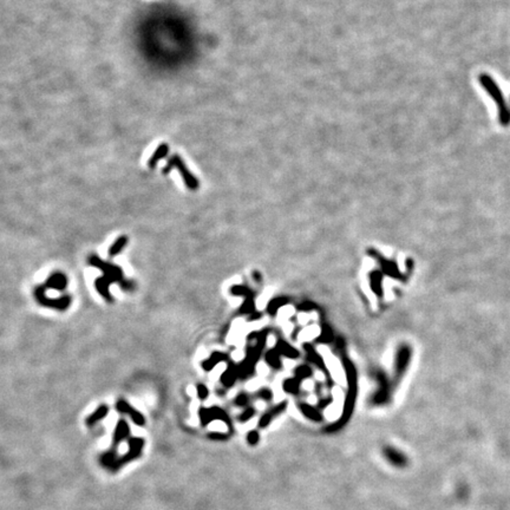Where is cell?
Returning <instances> with one entry per match:
<instances>
[{
  "label": "cell",
  "mask_w": 510,
  "mask_h": 510,
  "mask_svg": "<svg viewBox=\"0 0 510 510\" xmlns=\"http://www.w3.org/2000/svg\"><path fill=\"white\" fill-rule=\"evenodd\" d=\"M287 304V300H286L285 298H277L274 299V300H272L271 303L268 304V307H267V311L269 314H275L277 313V311L280 308L281 306H284V305Z\"/></svg>",
  "instance_id": "obj_21"
},
{
  "label": "cell",
  "mask_w": 510,
  "mask_h": 510,
  "mask_svg": "<svg viewBox=\"0 0 510 510\" xmlns=\"http://www.w3.org/2000/svg\"><path fill=\"white\" fill-rule=\"evenodd\" d=\"M230 294L236 295V297H243L245 299L254 297V293L247 286L242 285H235L230 287Z\"/></svg>",
  "instance_id": "obj_18"
},
{
  "label": "cell",
  "mask_w": 510,
  "mask_h": 510,
  "mask_svg": "<svg viewBox=\"0 0 510 510\" xmlns=\"http://www.w3.org/2000/svg\"><path fill=\"white\" fill-rule=\"evenodd\" d=\"M297 382L293 381V379H287L284 383V390L286 392H290V394H295L297 392Z\"/></svg>",
  "instance_id": "obj_29"
},
{
  "label": "cell",
  "mask_w": 510,
  "mask_h": 510,
  "mask_svg": "<svg viewBox=\"0 0 510 510\" xmlns=\"http://www.w3.org/2000/svg\"><path fill=\"white\" fill-rule=\"evenodd\" d=\"M117 461L116 459V455L115 453H106L104 454L102 456V459H100V462H102L104 466L111 468L113 466V463H115Z\"/></svg>",
  "instance_id": "obj_24"
},
{
  "label": "cell",
  "mask_w": 510,
  "mask_h": 510,
  "mask_svg": "<svg viewBox=\"0 0 510 510\" xmlns=\"http://www.w3.org/2000/svg\"><path fill=\"white\" fill-rule=\"evenodd\" d=\"M196 394H197V397H199V399H201V401H206V399L208 398V396H209V390H208V388L204 384H197L196 385Z\"/></svg>",
  "instance_id": "obj_25"
},
{
  "label": "cell",
  "mask_w": 510,
  "mask_h": 510,
  "mask_svg": "<svg viewBox=\"0 0 510 510\" xmlns=\"http://www.w3.org/2000/svg\"><path fill=\"white\" fill-rule=\"evenodd\" d=\"M169 151V148L167 144H161L160 147H158L157 149H156V151L154 152V155L151 156L150 160H149V167L150 168H154L156 163H157L158 161L161 160V158H163L165 155L168 154Z\"/></svg>",
  "instance_id": "obj_17"
},
{
  "label": "cell",
  "mask_w": 510,
  "mask_h": 510,
  "mask_svg": "<svg viewBox=\"0 0 510 510\" xmlns=\"http://www.w3.org/2000/svg\"><path fill=\"white\" fill-rule=\"evenodd\" d=\"M286 405H287V403L284 402L281 403V404L277 405V407H274L273 409H271L268 412H266V414H264V416H262L261 418H260L259 421V427L260 428H266L268 427V424L271 423L272 418L274 417V416H277L278 414H280V412H282L286 409Z\"/></svg>",
  "instance_id": "obj_13"
},
{
  "label": "cell",
  "mask_w": 510,
  "mask_h": 510,
  "mask_svg": "<svg viewBox=\"0 0 510 510\" xmlns=\"http://www.w3.org/2000/svg\"><path fill=\"white\" fill-rule=\"evenodd\" d=\"M208 438L212 441H226L228 440L229 436L227 434H221V433H210L208 434Z\"/></svg>",
  "instance_id": "obj_32"
},
{
  "label": "cell",
  "mask_w": 510,
  "mask_h": 510,
  "mask_svg": "<svg viewBox=\"0 0 510 510\" xmlns=\"http://www.w3.org/2000/svg\"><path fill=\"white\" fill-rule=\"evenodd\" d=\"M116 409L119 414L129 415L131 421L134 422L136 425H138V427H144L145 424L144 416H143L139 411L136 410V409L132 408L128 402L124 401V399H119V401L117 402Z\"/></svg>",
  "instance_id": "obj_5"
},
{
  "label": "cell",
  "mask_w": 510,
  "mask_h": 510,
  "mask_svg": "<svg viewBox=\"0 0 510 510\" xmlns=\"http://www.w3.org/2000/svg\"><path fill=\"white\" fill-rule=\"evenodd\" d=\"M126 245H128V236H125V235L119 236V238L117 239L111 246H110L109 252H108L110 258H115V256L118 255L119 253H121L123 249L125 248Z\"/></svg>",
  "instance_id": "obj_16"
},
{
  "label": "cell",
  "mask_w": 510,
  "mask_h": 510,
  "mask_svg": "<svg viewBox=\"0 0 510 510\" xmlns=\"http://www.w3.org/2000/svg\"><path fill=\"white\" fill-rule=\"evenodd\" d=\"M144 446V441L142 438L134 437L131 440H129V450L134 451V453H141L142 448Z\"/></svg>",
  "instance_id": "obj_23"
},
{
  "label": "cell",
  "mask_w": 510,
  "mask_h": 510,
  "mask_svg": "<svg viewBox=\"0 0 510 510\" xmlns=\"http://www.w3.org/2000/svg\"><path fill=\"white\" fill-rule=\"evenodd\" d=\"M108 412H109V408L106 407V405H100V407L97 409V410L95 412H92L89 417L86 418L85 423L87 427H92V425H95L97 422L102 421L104 420V418L108 416Z\"/></svg>",
  "instance_id": "obj_15"
},
{
  "label": "cell",
  "mask_w": 510,
  "mask_h": 510,
  "mask_svg": "<svg viewBox=\"0 0 510 510\" xmlns=\"http://www.w3.org/2000/svg\"><path fill=\"white\" fill-rule=\"evenodd\" d=\"M199 417H200L201 425H202V427H207V425L209 424L210 422H213L212 414H210V409H207V408H200V410H199Z\"/></svg>",
  "instance_id": "obj_22"
},
{
  "label": "cell",
  "mask_w": 510,
  "mask_h": 510,
  "mask_svg": "<svg viewBox=\"0 0 510 510\" xmlns=\"http://www.w3.org/2000/svg\"><path fill=\"white\" fill-rule=\"evenodd\" d=\"M234 403H235L238 407H247V404L249 403V396L247 394H239L236 396V398L234 399Z\"/></svg>",
  "instance_id": "obj_27"
},
{
  "label": "cell",
  "mask_w": 510,
  "mask_h": 510,
  "mask_svg": "<svg viewBox=\"0 0 510 510\" xmlns=\"http://www.w3.org/2000/svg\"><path fill=\"white\" fill-rule=\"evenodd\" d=\"M255 415V410L253 408H246V410L242 412L241 415L239 416V421L241 422V423H245V422H248L251 418L253 417V416Z\"/></svg>",
  "instance_id": "obj_26"
},
{
  "label": "cell",
  "mask_w": 510,
  "mask_h": 510,
  "mask_svg": "<svg viewBox=\"0 0 510 510\" xmlns=\"http://www.w3.org/2000/svg\"><path fill=\"white\" fill-rule=\"evenodd\" d=\"M259 438L260 437H259L258 431H255V430L249 431L248 435H247V442H248L251 446H255V444L259 442Z\"/></svg>",
  "instance_id": "obj_31"
},
{
  "label": "cell",
  "mask_w": 510,
  "mask_h": 510,
  "mask_svg": "<svg viewBox=\"0 0 510 510\" xmlns=\"http://www.w3.org/2000/svg\"><path fill=\"white\" fill-rule=\"evenodd\" d=\"M220 363H230L229 356L227 355V353L217 352L216 351V352H213L207 359H204L201 365H202V369L204 371L209 372Z\"/></svg>",
  "instance_id": "obj_10"
},
{
  "label": "cell",
  "mask_w": 510,
  "mask_h": 510,
  "mask_svg": "<svg viewBox=\"0 0 510 510\" xmlns=\"http://www.w3.org/2000/svg\"><path fill=\"white\" fill-rule=\"evenodd\" d=\"M111 284L112 282L110 281L106 277H104V275L97 278L95 280V287H96L97 292L100 294V297L105 299V300L110 304L113 301V298L111 297V294H110V291H109V287Z\"/></svg>",
  "instance_id": "obj_12"
},
{
  "label": "cell",
  "mask_w": 510,
  "mask_h": 510,
  "mask_svg": "<svg viewBox=\"0 0 510 510\" xmlns=\"http://www.w3.org/2000/svg\"><path fill=\"white\" fill-rule=\"evenodd\" d=\"M87 264H89L91 267L100 269V271L103 272L104 277L108 278L112 284H119L123 286L126 282V279L124 278V272H123V269L121 267L110 264V262L103 261V260L96 254H91L89 258H87Z\"/></svg>",
  "instance_id": "obj_2"
},
{
  "label": "cell",
  "mask_w": 510,
  "mask_h": 510,
  "mask_svg": "<svg viewBox=\"0 0 510 510\" xmlns=\"http://www.w3.org/2000/svg\"><path fill=\"white\" fill-rule=\"evenodd\" d=\"M173 167H176L178 169V171L181 173L182 177H183L184 183H186V186L189 188V189L196 190L197 188H199V186H200L199 181H197L196 178H195L194 175L191 174L189 170H188L187 167L183 163V161H182V158L178 157V156H176V155H175L171 160H169L167 167H165L163 170L164 174L169 173V170H170Z\"/></svg>",
  "instance_id": "obj_4"
},
{
  "label": "cell",
  "mask_w": 510,
  "mask_h": 510,
  "mask_svg": "<svg viewBox=\"0 0 510 510\" xmlns=\"http://www.w3.org/2000/svg\"><path fill=\"white\" fill-rule=\"evenodd\" d=\"M240 378L239 375V366L235 365L234 363H228V366H227V370L221 375V383L225 388H232V386L235 384L236 379Z\"/></svg>",
  "instance_id": "obj_11"
},
{
  "label": "cell",
  "mask_w": 510,
  "mask_h": 510,
  "mask_svg": "<svg viewBox=\"0 0 510 510\" xmlns=\"http://www.w3.org/2000/svg\"><path fill=\"white\" fill-rule=\"evenodd\" d=\"M272 396H273V395H272V391H271V390H269V389H266V388L261 389V390H259L258 394H256V397L260 398V399H262V401H266V402L271 401V399H272Z\"/></svg>",
  "instance_id": "obj_30"
},
{
  "label": "cell",
  "mask_w": 510,
  "mask_h": 510,
  "mask_svg": "<svg viewBox=\"0 0 510 510\" xmlns=\"http://www.w3.org/2000/svg\"><path fill=\"white\" fill-rule=\"evenodd\" d=\"M384 456L385 459L389 461L390 464L397 467V468H403L408 464V457L405 456L402 451H399L395 448H385L384 449Z\"/></svg>",
  "instance_id": "obj_8"
},
{
  "label": "cell",
  "mask_w": 510,
  "mask_h": 510,
  "mask_svg": "<svg viewBox=\"0 0 510 510\" xmlns=\"http://www.w3.org/2000/svg\"><path fill=\"white\" fill-rule=\"evenodd\" d=\"M379 381V389L377 390L376 394L372 396V402L375 404H383V403H386L389 397V386L388 383H386L385 376L383 375L382 372H378V376H377Z\"/></svg>",
  "instance_id": "obj_9"
},
{
  "label": "cell",
  "mask_w": 510,
  "mask_h": 510,
  "mask_svg": "<svg viewBox=\"0 0 510 510\" xmlns=\"http://www.w3.org/2000/svg\"><path fill=\"white\" fill-rule=\"evenodd\" d=\"M479 80H480L481 85L485 87L487 92L489 93V96L492 97V98H494V100L496 102V105H498V109H499V117H500V122H501V124L508 125L510 123V112L508 111V109H507L506 100H505V97H503L501 89H500L495 80H494L493 78L487 73L480 74Z\"/></svg>",
  "instance_id": "obj_1"
},
{
  "label": "cell",
  "mask_w": 510,
  "mask_h": 510,
  "mask_svg": "<svg viewBox=\"0 0 510 510\" xmlns=\"http://www.w3.org/2000/svg\"><path fill=\"white\" fill-rule=\"evenodd\" d=\"M130 434V428L124 420L118 421L116 425L115 433H113V443L119 444L123 440H125Z\"/></svg>",
  "instance_id": "obj_14"
},
{
  "label": "cell",
  "mask_w": 510,
  "mask_h": 510,
  "mask_svg": "<svg viewBox=\"0 0 510 510\" xmlns=\"http://www.w3.org/2000/svg\"><path fill=\"white\" fill-rule=\"evenodd\" d=\"M266 362H267L272 368L279 369L280 368V360H279V351L278 350H271L266 353L265 356Z\"/></svg>",
  "instance_id": "obj_20"
},
{
  "label": "cell",
  "mask_w": 510,
  "mask_h": 510,
  "mask_svg": "<svg viewBox=\"0 0 510 510\" xmlns=\"http://www.w3.org/2000/svg\"><path fill=\"white\" fill-rule=\"evenodd\" d=\"M411 359V349L408 345H403L399 347L397 352V358H396V376L402 377L404 372L407 371L409 363Z\"/></svg>",
  "instance_id": "obj_6"
},
{
  "label": "cell",
  "mask_w": 510,
  "mask_h": 510,
  "mask_svg": "<svg viewBox=\"0 0 510 510\" xmlns=\"http://www.w3.org/2000/svg\"><path fill=\"white\" fill-rule=\"evenodd\" d=\"M209 409H210V414H212L213 421H215V420L222 421V422H225V423H227L230 427L229 417H228V415H227V412L223 410V409L216 407V405H213V407L209 408Z\"/></svg>",
  "instance_id": "obj_19"
},
{
  "label": "cell",
  "mask_w": 510,
  "mask_h": 510,
  "mask_svg": "<svg viewBox=\"0 0 510 510\" xmlns=\"http://www.w3.org/2000/svg\"><path fill=\"white\" fill-rule=\"evenodd\" d=\"M67 284H69V279H67L66 275L63 272L57 271L52 273L50 277L47 278L44 286L45 288H48V290L63 292L67 288Z\"/></svg>",
  "instance_id": "obj_7"
},
{
  "label": "cell",
  "mask_w": 510,
  "mask_h": 510,
  "mask_svg": "<svg viewBox=\"0 0 510 510\" xmlns=\"http://www.w3.org/2000/svg\"><path fill=\"white\" fill-rule=\"evenodd\" d=\"M45 290H46L45 286H38V287L34 288L33 297L39 305H41V306L44 307L54 308V310L58 311H65L70 307L71 303H72V299H71L70 295H63V297L60 298L52 299L46 297Z\"/></svg>",
  "instance_id": "obj_3"
},
{
  "label": "cell",
  "mask_w": 510,
  "mask_h": 510,
  "mask_svg": "<svg viewBox=\"0 0 510 510\" xmlns=\"http://www.w3.org/2000/svg\"><path fill=\"white\" fill-rule=\"evenodd\" d=\"M301 407H303L301 408V410L305 412V415H306L307 417L312 418V420H319L320 418L319 414H318V412L314 410L312 407H308V405H301Z\"/></svg>",
  "instance_id": "obj_28"
},
{
  "label": "cell",
  "mask_w": 510,
  "mask_h": 510,
  "mask_svg": "<svg viewBox=\"0 0 510 510\" xmlns=\"http://www.w3.org/2000/svg\"><path fill=\"white\" fill-rule=\"evenodd\" d=\"M260 317H261V314H260V313H255V312H254V313H252V316L249 317V320L258 319V318H260Z\"/></svg>",
  "instance_id": "obj_33"
}]
</instances>
